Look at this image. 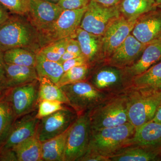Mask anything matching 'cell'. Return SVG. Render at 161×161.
Segmentation results:
<instances>
[{
	"label": "cell",
	"mask_w": 161,
	"mask_h": 161,
	"mask_svg": "<svg viewBox=\"0 0 161 161\" xmlns=\"http://www.w3.org/2000/svg\"><path fill=\"white\" fill-rule=\"evenodd\" d=\"M14 15L0 25V49L5 52L21 47L37 52L36 48L40 47L39 31L24 15Z\"/></svg>",
	"instance_id": "cell-1"
},
{
	"label": "cell",
	"mask_w": 161,
	"mask_h": 161,
	"mask_svg": "<svg viewBox=\"0 0 161 161\" xmlns=\"http://www.w3.org/2000/svg\"><path fill=\"white\" fill-rule=\"evenodd\" d=\"M129 122L136 129L153 120L161 105V88H134L126 91Z\"/></svg>",
	"instance_id": "cell-2"
},
{
	"label": "cell",
	"mask_w": 161,
	"mask_h": 161,
	"mask_svg": "<svg viewBox=\"0 0 161 161\" xmlns=\"http://www.w3.org/2000/svg\"><path fill=\"white\" fill-rule=\"evenodd\" d=\"M135 130L130 122L117 126L91 130L86 151L96 153L109 158L125 147Z\"/></svg>",
	"instance_id": "cell-3"
},
{
	"label": "cell",
	"mask_w": 161,
	"mask_h": 161,
	"mask_svg": "<svg viewBox=\"0 0 161 161\" xmlns=\"http://www.w3.org/2000/svg\"><path fill=\"white\" fill-rule=\"evenodd\" d=\"M88 115L92 130L129 122L126 92L110 96L89 111Z\"/></svg>",
	"instance_id": "cell-4"
},
{
	"label": "cell",
	"mask_w": 161,
	"mask_h": 161,
	"mask_svg": "<svg viewBox=\"0 0 161 161\" xmlns=\"http://www.w3.org/2000/svg\"><path fill=\"white\" fill-rule=\"evenodd\" d=\"M68 101V106L78 115L88 112L112 95L101 92L88 80L60 87Z\"/></svg>",
	"instance_id": "cell-5"
},
{
	"label": "cell",
	"mask_w": 161,
	"mask_h": 161,
	"mask_svg": "<svg viewBox=\"0 0 161 161\" xmlns=\"http://www.w3.org/2000/svg\"><path fill=\"white\" fill-rule=\"evenodd\" d=\"M87 7L74 10H63L53 24L39 32L40 47L65 38L75 39Z\"/></svg>",
	"instance_id": "cell-6"
},
{
	"label": "cell",
	"mask_w": 161,
	"mask_h": 161,
	"mask_svg": "<svg viewBox=\"0 0 161 161\" xmlns=\"http://www.w3.org/2000/svg\"><path fill=\"white\" fill-rule=\"evenodd\" d=\"M39 89L37 80L5 91V96L11 104L16 120L37 110Z\"/></svg>",
	"instance_id": "cell-7"
},
{
	"label": "cell",
	"mask_w": 161,
	"mask_h": 161,
	"mask_svg": "<svg viewBox=\"0 0 161 161\" xmlns=\"http://www.w3.org/2000/svg\"><path fill=\"white\" fill-rule=\"evenodd\" d=\"M91 126L88 112L78 115L70 128L63 161H78L87 150Z\"/></svg>",
	"instance_id": "cell-8"
},
{
	"label": "cell",
	"mask_w": 161,
	"mask_h": 161,
	"mask_svg": "<svg viewBox=\"0 0 161 161\" xmlns=\"http://www.w3.org/2000/svg\"><path fill=\"white\" fill-rule=\"evenodd\" d=\"M120 15L118 5L105 6L91 0L79 27L90 33L103 36L111 22Z\"/></svg>",
	"instance_id": "cell-9"
},
{
	"label": "cell",
	"mask_w": 161,
	"mask_h": 161,
	"mask_svg": "<svg viewBox=\"0 0 161 161\" xmlns=\"http://www.w3.org/2000/svg\"><path fill=\"white\" fill-rule=\"evenodd\" d=\"M92 85L101 92L116 95L124 93L130 87V82L124 73L123 69L105 64L96 69L89 80Z\"/></svg>",
	"instance_id": "cell-10"
},
{
	"label": "cell",
	"mask_w": 161,
	"mask_h": 161,
	"mask_svg": "<svg viewBox=\"0 0 161 161\" xmlns=\"http://www.w3.org/2000/svg\"><path fill=\"white\" fill-rule=\"evenodd\" d=\"M71 108H63L43 117L39 120L36 135L42 142L58 136L68 130L78 118Z\"/></svg>",
	"instance_id": "cell-11"
},
{
	"label": "cell",
	"mask_w": 161,
	"mask_h": 161,
	"mask_svg": "<svg viewBox=\"0 0 161 161\" xmlns=\"http://www.w3.org/2000/svg\"><path fill=\"white\" fill-rule=\"evenodd\" d=\"M35 112L17 119L10 128L3 142L0 151L12 150L14 147L36 134L40 119L36 117Z\"/></svg>",
	"instance_id": "cell-12"
},
{
	"label": "cell",
	"mask_w": 161,
	"mask_h": 161,
	"mask_svg": "<svg viewBox=\"0 0 161 161\" xmlns=\"http://www.w3.org/2000/svg\"><path fill=\"white\" fill-rule=\"evenodd\" d=\"M136 21L120 15L111 22L103 36L104 61L131 34Z\"/></svg>",
	"instance_id": "cell-13"
},
{
	"label": "cell",
	"mask_w": 161,
	"mask_h": 161,
	"mask_svg": "<svg viewBox=\"0 0 161 161\" xmlns=\"http://www.w3.org/2000/svg\"><path fill=\"white\" fill-rule=\"evenodd\" d=\"M147 46L131 34L104 63L122 69L125 68L138 60Z\"/></svg>",
	"instance_id": "cell-14"
},
{
	"label": "cell",
	"mask_w": 161,
	"mask_h": 161,
	"mask_svg": "<svg viewBox=\"0 0 161 161\" xmlns=\"http://www.w3.org/2000/svg\"><path fill=\"white\" fill-rule=\"evenodd\" d=\"M63 10L57 3L47 0H31L27 15L31 23L40 32L53 24Z\"/></svg>",
	"instance_id": "cell-15"
},
{
	"label": "cell",
	"mask_w": 161,
	"mask_h": 161,
	"mask_svg": "<svg viewBox=\"0 0 161 161\" xmlns=\"http://www.w3.org/2000/svg\"><path fill=\"white\" fill-rule=\"evenodd\" d=\"M131 34L146 45L156 40L161 35V9L157 8L137 19Z\"/></svg>",
	"instance_id": "cell-16"
},
{
	"label": "cell",
	"mask_w": 161,
	"mask_h": 161,
	"mask_svg": "<svg viewBox=\"0 0 161 161\" xmlns=\"http://www.w3.org/2000/svg\"><path fill=\"white\" fill-rule=\"evenodd\" d=\"M75 39L80 44L81 55L91 68L104 62L102 36L90 33L79 27Z\"/></svg>",
	"instance_id": "cell-17"
},
{
	"label": "cell",
	"mask_w": 161,
	"mask_h": 161,
	"mask_svg": "<svg viewBox=\"0 0 161 161\" xmlns=\"http://www.w3.org/2000/svg\"><path fill=\"white\" fill-rule=\"evenodd\" d=\"M161 61V45L156 42L147 44L138 60L130 66L123 69L126 78L130 81L132 78L146 71Z\"/></svg>",
	"instance_id": "cell-18"
},
{
	"label": "cell",
	"mask_w": 161,
	"mask_h": 161,
	"mask_svg": "<svg viewBox=\"0 0 161 161\" xmlns=\"http://www.w3.org/2000/svg\"><path fill=\"white\" fill-rule=\"evenodd\" d=\"M132 146L161 147V123L151 120L136 129L134 134L127 142L125 147Z\"/></svg>",
	"instance_id": "cell-19"
},
{
	"label": "cell",
	"mask_w": 161,
	"mask_h": 161,
	"mask_svg": "<svg viewBox=\"0 0 161 161\" xmlns=\"http://www.w3.org/2000/svg\"><path fill=\"white\" fill-rule=\"evenodd\" d=\"M109 158L111 161H161V147L128 146L121 149Z\"/></svg>",
	"instance_id": "cell-20"
},
{
	"label": "cell",
	"mask_w": 161,
	"mask_h": 161,
	"mask_svg": "<svg viewBox=\"0 0 161 161\" xmlns=\"http://www.w3.org/2000/svg\"><path fill=\"white\" fill-rule=\"evenodd\" d=\"M8 89L39 80L35 67L5 63Z\"/></svg>",
	"instance_id": "cell-21"
},
{
	"label": "cell",
	"mask_w": 161,
	"mask_h": 161,
	"mask_svg": "<svg viewBox=\"0 0 161 161\" xmlns=\"http://www.w3.org/2000/svg\"><path fill=\"white\" fill-rule=\"evenodd\" d=\"M118 5L121 15L132 21L157 8L153 0H122Z\"/></svg>",
	"instance_id": "cell-22"
},
{
	"label": "cell",
	"mask_w": 161,
	"mask_h": 161,
	"mask_svg": "<svg viewBox=\"0 0 161 161\" xmlns=\"http://www.w3.org/2000/svg\"><path fill=\"white\" fill-rule=\"evenodd\" d=\"M70 128L60 135L41 142L42 161H63Z\"/></svg>",
	"instance_id": "cell-23"
},
{
	"label": "cell",
	"mask_w": 161,
	"mask_h": 161,
	"mask_svg": "<svg viewBox=\"0 0 161 161\" xmlns=\"http://www.w3.org/2000/svg\"><path fill=\"white\" fill-rule=\"evenodd\" d=\"M18 161H42L41 142L36 134L14 147Z\"/></svg>",
	"instance_id": "cell-24"
},
{
	"label": "cell",
	"mask_w": 161,
	"mask_h": 161,
	"mask_svg": "<svg viewBox=\"0 0 161 161\" xmlns=\"http://www.w3.org/2000/svg\"><path fill=\"white\" fill-rule=\"evenodd\" d=\"M35 68L39 78L45 77L57 84L64 73L62 64L48 60L38 53Z\"/></svg>",
	"instance_id": "cell-25"
},
{
	"label": "cell",
	"mask_w": 161,
	"mask_h": 161,
	"mask_svg": "<svg viewBox=\"0 0 161 161\" xmlns=\"http://www.w3.org/2000/svg\"><path fill=\"white\" fill-rule=\"evenodd\" d=\"M130 87L161 88V61L141 75L132 78Z\"/></svg>",
	"instance_id": "cell-26"
},
{
	"label": "cell",
	"mask_w": 161,
	"mask_h": 161,
	"mask_svg": "<svg viewBox=\"0 0 161 161\" xmlns=\"http://www.w3.org/2000/svg\"><path fill=\"white\" fill-rule=\"evenodd\" d=\"M39 102L43 100L60 102L68 106V101L61 87L45 77L39 78Z\"/></svg>",
	"instance_id": "cell-27"
},
{
	"label": "cell",
	"mask_w": 161,
	"mask_h": 161,
	"mask_svg": "<svg viewBox=\"0 0 161 161\" xmlns=\"http://www.w3.org/2000/svg\"><path fill=\"white\" fill-rule=\"evenodd\" d=\"M5 63L35 67L36 53L21 47L12 48L4 52Z\"/></svg>",
	"instance_id": "cell-28"
},
{
	"label": "cell",
	"mask_w": 161,
	"mask_h": 161,
	"mask_svg": "<svg viewBox=\"0 0 161 161\" xmlns=\"http://www.w3.org/2000/svg\"><path fill=\"white\" fill-rule=\"evenodd\" d=\"M16 120L11 104L5 92L0 98V144L6 138L10 128Z\"/></svg>",
	"instance_id": "cell-29"
},
{
	"label": "cell",
	"mask_w": 161,
	"mask_h": 161,
	"mask_svg": "<svg viewBox=\"0 0 161 161\" xmlns=\"http://www.w3.org/2000/svg\"><path fill=\"white\" fill-rule=\"evenodd\" d=\"M91 67L88 65L74 67L64 72L57 85L59 87L87 80Z\"/></svg>",
	"instance_id": "cell-30"
},
{
	"label": "cell",
	"mask_w": 161,
	"mask_h": 161,
	"mask_svg": "<svg viewBox=\"0 0 161 161\" xmlns=\"http://www.w3.org/2000/svg\"><path fill=\"white\" fill-rule=\"evenodd\" d=\"M69 38L48 43L41 47L36 53H39L48 60L59 62L61 57L66 52L67 42Z\"/></svg>",
	"instance_id": "cell-31"
},
{
	"label": "cell",
	"mask_w": 161,
	"mask_h": 161,
	"mask_svg": "<svg viewBox=\"0 0 161 161\" xmlns=\"http://www.w3.org/2000/svg\"><path fill=\"white\" fill-rule=\"evenodd\" d=\"M65 104L58 101L43 100L39 102L36 117L40 119L61 110Z\"/></svg>",
	"instance_id": "cell-32"
},
{
	"label": "cell",
	"mask_w": 161,
	"mask_h": 161,
	"mask_svg": "<svg viewBox=\"0 0 161 161\" xmlns=\"http://www.w3.org/2000/svg\"><path fill=\"white\" fill-rule=\"evenodd\" d=\"M31 0H0V3L13 14L25 15L29 12Z\"/></svg>",
	"instance_id": "cell-33"
},
{
	"label": "cell",
	"mask_w": 161,
	"mask_h": 161,
	"mask_svg": "<svg viewBox=\"0 0 161 161\" xmlns=\"http://www.w3.org/2000/svg\"><path fill=\"white\" fill-rule=\"evenodd\" d=\"M91 0H60L58 4L63 10H74L87 6Z\"/></svg>",
	"instance_id": "cell-34"
},
{
	"label": "cell",
	"mask_w": 161,
	"mask_h": 161,
	"mask_svg": "<svg viewBox=\"0 0 161 161\" xmlns=\"http://www.w3.org/2000/svg\"><path fill=\"white\" fill-rule=\"evenodd\" d=\"M5 63L4 59V52L0 49V91L3 92L8 89Z\"/></svg>",
	"instance_id": "cell-35"
},
{
	"label": "cell",
	"mask_w": 161,
	"mask_h": 161,
	"mask_svg": "<svg viewBox=\"0 0 161 161\" xmlns=\"http://www.w3.org/2000/svg\"><path fill=\"white\" fill-rule=\"evenodd\" d=\"M62 64L64 72L67 71L74 67L86 65V64L88 65L86 60L82 55L77 58L66 60L62 63Z\"/></svg>",
	"instance_id": "cell-36"
},
{
	"label": "cell",
	"mask_w": 161,
	"mask_h": 161,
	"mask_svg": "<svg viewBox=\"0 0 161 161\" xmlns=\"http://www.w3.org/2000/svg\"><path fill=\"white\" fill-rule=\"evenodd\" d=\"M78 161H111L110 158L92 151H86Z\"/></svg>",
	"instance_id": "cell-37"
},
{
	"label": "cell",
	"mask_w": 161,
	"mask_h": 161,
	"mask_svg": "<svg viewBox=\"0 0 161 161\" xmlns=\"http://www.w3.org/2000/svg\"><path fill=\"white\" fill-rule=\"evenodd\" d=\"M66 51L78 56L81 55L80 44L78 40L74 38H69L67 42Z\"/></svg>",
	"instance_id": "cell-38"
},
{
	"label": "cell",
	"mask_w": 161,
	"mask_h": 161,
	"mask_svg": "<svg viewBox=\"0 0 161 161\" xmlns=\"http://www.w3.org/2000/svg\"><path fill=\"white\" fill-rule=\"evenodd\" d=\"M0 161H18L14 151L12 150L0 151Z\"/></svg>",
	"instance_id": "cell-39"
},
{
	"label": "cell",
	"mask_w": 161,
	"mask_h": 161,
	"mask_svg": "<svg viewBox=\"0 0 161 161\" xmlns=\"http://www.w3.org/2000/svg\"><path fill=\"white\" fill-rule=\"evenodd\" d=\"M10 17L9 11L0 3V25L6 21Z\"/></svg>",
	"instance_id": "cell-40"
},
{
	"label": "cell",
	"mask_w": 161,
	"mask_h": 161,
	"mask_svg": "<svg viewBox=\"0 0 161 161\" xmlns=\"http://www.w3.org/2000/svg\"><path fill=\"white\" fill-rule=\"evenodd\" d=\"M105 6H113L118 5L122 0H94Z\"/></svg>",
	"instance_id": "cell-41"
},
{
	"label": "cell",
	"mask_w": 161,
	"mask_h": 161,
	"mask_svg": "<svg viewBox=\"0 0 161 161\" xmlns=\"http://www.w3.org/2000/svg\"><path fill=\"white\" fill-rule=\"evenodd\" d=\"M78 55L72 53H69L68 52H65L63 56L61 57V59L60 61V63L62 64L64 61L66 60H69V59H73V58H77L79 57Z\"/></svg>",
	"instance_id": "cell-42"
},
{
	"label": "cell",
	"mask_w": 161,
	"mask_h": 161,
	"mask_svg": "<svg viewBox=\"0 0 161 161\" xmlns=\"http://www.w3.org/2000/svg\"><path fill=\"white\" fill-rule=\"evenodd\" d=\"M152 120L157 122L161 123V105L158 108V110Z\"/></svg>",
	"instance_id": "cell-43"
},
{
	"label": "cell",
	"mask_w": 161,
	"mask_h": 161,
	"mask_svg": "<svg viewBox=\"0 0 161 161\" xmlns=\"http://www.w3.org/2000/svg\"><path fill=\"white\" fill-rule=\"evenodd\" d=\"M153 1L157 6L161 4V0H153Z\"/></svg>",
	"instance_id": "cell-44"
},
{
	"label": "cell",
	"mask_w": 161,
	"mask_h": 161,
	"mask_svg": "<svg viewBox=\"0 0 161 161\" xmlns=\"http://www.w3.org/2000/svg\"><path fill=\"white\" fill-rule=\"evenodd\" d=\"M153 42H156V43H159V44H160L161 45V35L156 40H155Z\"/></svg>",
	"instance_id": "cell-45"
},
{
	"label": "cell",
	"mask_w": 161,
	"mask_h": 161,
	"mask_svg": "<svg viewBox=\"0 0 161 161\" xmlns=\"http://www.w3.org/2000/svg\"><path fill=\"white\" fill-rule=\"evenodd\" d=\"M47 1H49V2H51V3H57V4H58V2H59V1H60V0H47Z\"/></svg>",
	"instance_id": "cell-46"
},
{
	"label": "cell",
	"mask_w": 161,
	"mask_h": 161,
	"mask_svg": "<svg viewBox=\"0 0 161 161\" xmlns=\"http://www.w3.org/2000/svg\"><path fill=\"white\" fill-rule=\"evenodd\" d=\"M5 92V91H4V92H3V91H0V98L3 97V95H4V92Z\"/></svg>",
	"instance_id": "cell-47"
},
{
	"label": "cell",
	"mask_w": 161,
	"mask_h": 161,
	"mask_svg": "<svg viewBox=\"0 0 161 161\" xmlns=\"http://www.w3.org/2000/svg\"><path fill=\"white\" fill-rule=\"evenodd\" d=\"M157 7L158 8V9H161V4H160V5H158V6H157Z\"/></svg>",
	"instance_id": "cell-48"
}]
</instances>
